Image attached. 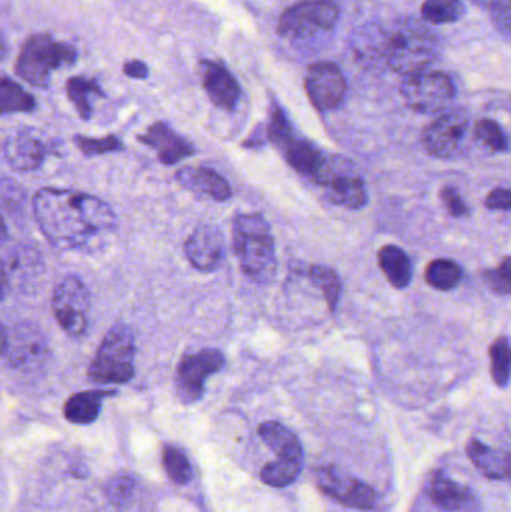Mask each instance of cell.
I'll use <instances>...</instances> for the list:
<instances>
[{
	"label": "cell",
	"instance_id": "obj_1",
	"mask_svg": "<svg viewBox=\"0 0 511 512\" xmlns=\"http://www.w3.org/2000/svg\"><path fill=\"white\" fill-rule=\"evenodd\" d=\"M32 204L42 236L62 251L87 248L116 228V215L111 207L84 192L39 189Z\"/></svg>",
	"mask_w": 511,
	"mask_h": 512
},
{
	"label": "cell",
	"instance_id": "obj_2",
	"mask_svg": "<svg viewBox=\"0 0 511 512\" xmlns=\"http://www.w3.org/2000/svg\"><path fill=\"white\" fill-rule=\"evenodd\" d=\"M440 54L437 33L416 18H404L383 35V56L396 74L426 71Z\"/></svg>",
	"mask_w": 511,
	"mask_h": 512
},
{
	"label": "cell",
	"instance_id": "obj_3",
	"mask_svg": "<svg viewBox=\"0 0 511 512\" xmlns=\"http://www.w3.org/2000/svg\"><path fill=\"white\" fill-rule=\"evenodd\" d=\"M233 246L243 273L257 283H270L276 276L275 239L263 216L237 215L233 222Z\"/></svg>",
	"mask_w": 511,
	"mask_h": 512
},
{
	"label": "cell",
	"instance_id": "obj_4",
	"mask_svg": "<svg viewBox=\"0 0 511 512\" xmlns=\"http://www.w3.org/2000/svg\"><path fill=\"white\" fill-rule=\"evenodd\" d=\"M135 340L131 327L117 324L105 334L89 367L95 384H126L134 378Z\"/></svg>",
	"mask_w": 511,
	"mask_h": 512
},
{
	"label": "cell",
	"instance_id": "obj_5",
	"mask_svg": "<svg viewBox=\"0 0 511 512\" xmlns=\"http://www.w3.org/2000/svg\"><path fill=\"white\" fill-rule=\"evenodd\" d=\"M77 51L65 42H57L50 35L39 33L27 39L18 56L15 71L20 78L36 87H45L51 72L60 66L72 65Z\"/></svg>",
	"mask_w": 511,
	"mask_h": 512
},
{
	"label": "cell",
	"instance_id": "obj_6",
	"mask_svg": "<svg viewBox=\"0 0 511 512\" xmlns=\"http://www.w3.org/2000/svg\"><path fill=\"white\" fill-rule=\"evenodd\" d=\"M267 138L281 150L282 156L293 170L314 182L329 158V155H324L311 141L297 137L284 110L276 104L273 105L267 125Z\"/></svg>",
	"mask_w": 511,
	"mask_h": 512
},
{
	"label": "cell",
	"instance_id": "obj_7",
	"mask_svg": "<svg viewBox=\"0 0 511 512\" xmlns=\"http://www.w3.org/2000/svg\"><path fill=\"white\" fill-rule=\"evenodd\" d=\"M339 15L335 0H303L285 9L279 18L278 32L284 38L311 39L333 32Z\"/></svg>",
	"mask_w": 511,
	"mask_h": 512
},
{
	"label": "cell",
	"instance_id": "obj_8",
	"mask_svg": "<svg viewBox=\"0 0 511 512\" xmlns=\"http://www.w3.org/2000/svg\"><path fill=\"white\" fill-rule=\"evenodd\" d=\"M315 183L326 189L327 198L335 206L360 210L368 204L365 180L353 162L342 156H329Z\"/></svg>",
	"mask_w": 511,
	"mask_h": 512
},
{
	"label": "cell",
	"instance_id": "obj_9",
	"mask_svg": "<svg viewBox=\"0 0 511 512\" xmlns=\"http://www.w3.org/2000/svg\"><path fill=\"white\" fill-rule=\"evenodd\" d=\"M401 95L408 108L420 114H438L450 110L456 96L452 78L443 72L423 71L405 77Z\"/></svg>",
	"mask_w": 511,
	"mask_h": 512
},
{
	"label": "cell",
	"instance_id": "obj_10",
	"mask_svg": "<svg viewBox=\"0 0 511 512\" xmlns=\"http://www.w3.org/2000/svg\"><path fill=\"white\" fill-rule=\"evenodd\" d=\"M54 316L69 336H81L89 325L90 294L77 276H68L56 286L51 301Z\"/></svg>",
	"mask_w": 511,
	"mask_h": 512
},
{
	"label": "cell",
	"instance_id": "obj_11",
	"mask_svg": "<svg viewBox=\"0 0 511 512\" xmlns=\"http://www.w3.org/2000/svg\"><path fill=\"white\" fill-rule=\"evenodd\" d=\"M2 355L14 369H36L47 361L50 355L48 342L38 327L20 324L2 330Z\"/></svg>",
	"mask_w": 511,
	"mask_h": 512
},
{
	"label": "cell",
	"instance_id": "obj_12",
	"mask_svg": "<svg viewBox=\"0 0 511 512\" xmlns=\"http://www.w3.org/2000/svg\"><path fill=\"white\" fill-rule=\"evenodd\" d=\"M225 357L219 349H203L183 358L177 367L176 388L183 403H195L203 397L207 379L221 372Z\"/></svg>",
	"mask_w": 511,
	"mask_h": 512
},
{
	"label": "cell",
	"instance_id": "obj_13",
	"mask_svg": "<svg viewBox=\"0 0 511 512\" xmlns=\"http://www.w3.org/2000/svg\"><path fill=\"white\" fill-rule=\"evenodd\" d=\"M470 117L462 108L444 111L423 132V146L429 155L449 159L455 155L467 134Z\"/></svg>",
	"mask_w": 511,
	"mask_h": 512
},
{
	"label": "cell",
	"instance_id": "obj_14",
	"mask_svg": "<svg viewBox=\"0 0 511 512\" xmlns=\"http://www.w3.org/2000/svg\"><path fill=\"white\" fill-rule=\"evenodd\" d=\"M317 484L321 492L345 507L360 511H371L377 507V493L369 484L347 477L333 466L318 471Z\"/></svg>",
	"mask_w": 511,
	"mask_h": 512
},
{
	"label": "cell",
	"instance_id": "obj_15",
	"mask_svg": "<svg viewBox=\"0 0 511 512\" xmlns=\"http://www.w3.org/2000/svg\"><path fill=\"white\" fill-rule=\"evenodd\" d=\"M306 92L318 111L336 110L347 95V80L332 62L315 63L306 75Z\"/></svg>",
	"mask_w": 511,
	"mask_h": 512
},
{
	"label": "cell",
	"instance_id": "obj_16",
	"mask_svg": "<svg viewBox=\"0 0 511 512\" xmlns=\"http://www.w3.org/2000/svg\"><path fill=\"white\" fill-rule=\"evenodd\" d=\"M51 153V146L36 129H20L11 135L3 146V156L17 171H35L44 164Z\"/></svg>",
	"mask_w": 511,
	"mask_h": 512
},
{
	"label": "cell",
	"instance_id": "obj_17",
	"mask_svg": "<svg viewBox=\"0 0 511 512\" xmlns=\"http://www.w3.org/2000/svg\"><path fill=\"white\" fill-rule=\"evenodd\" d=\"M185 255L192 267L210 273L224 259V236L213 225H200L185 242Z\"/></svg>",
	"mask_w": 511,
	"mask_h": 512
},
{
	"label": "cell",
	"instance_id": "obj_18",
	"mask_svg": "<svg viewBox=\"0 0 511 512\" xmlns=\"http://www.w3.org/2000/svg\"><path fill=\"white\" fill-rule=\"evenodd\" d=\"M428 496L432 504L447 512H479L477 496L464 484L452 480L443 472H435L429 481Z\"/></svg>",
	"mask_w": 511,
	"mask_h": 512
},
{
	"label": "cell",
	"instance_id": "obj_19",
	"mask_svg": "<svg viewBox=\"0 0 511 512\" xmlns=\"http://www.w3.org/2000/svg\"><path fill=\"white\" fill-rule=\"evenodd\" d=\"M138 140L152 147L164 165H176L177 162L195 155V147L164 122L150 126L146 134L140 135Z\"/></svg>",
	"mask_w": 511,
	"mask_h": 512
},
{
	"label": "cell",
	"instance_id": "obj_20",
	"mask_svg": "<svg viewBox=\"0 0 511 512\" xmlns=\"http://www.w3.org/2000/svg\"><path fill=\"white\" fill-rule=\"evenodd\" d=\"M203 68L204 89L210 101L222 110H236L242 90L233 74L221 63L203 62Z\"/></svg>",
	"mask_w": 511,
	"mask_h": 512
},
{
	"label": "cell",
	"instance_id": "obj_21",
	"mask_svg": "<svg viewBox=\"0 0 511 512\" xmlns=\"http://www.w3.org/2000/svg\"><path fill=\"white\" fill-rule=\"evenodd\" d=\"M177 182L194 194L207 195L218 203L230 200L231 186L218 171L206 167H185L177 171Z\"/></svg>",
	"mask_w": 511,
	"mask_h": 512
},
{
	"label": "cell",
	"instance_id": "obj_22",
	"mask_svg": "<svg viewBox=\"0 0 511 512\" xmlns=\"http://www.w3.org/2000/svg\"><path fill=\"white\" fill-rule=\"evenodd\" d=\"M41 270V258L38 251L29 246H18L11 249L8 255L3 256L2 262V292L8 291L9 283L23 285L27 279L38 276Z\"/></svg>",
	"mask_w": 511,
	"mask_h": 512
},
{
	"label": "cell",
	"instance_id": "obj_23",
	"mask_svg": "<svg viewBox=\"0 0 511 512\" xmlns=\"http://www.w3.org/2000/svg\"><path fill=\"white\" fill-rule=\"evenodd\" d=\"M467 454L477 469L491 480L511 478V450H497L471 439L467 445Z\"/></svg>",
	"mask_w": 511,
	"mask_h": 512
},
{
	"label": "cell",
	"instance_id": "obj_24",
	"mask_svg": "<svg viewBox=\"0 0 511 512\" xmlns=\"http://www.w3.org/2000/svg\"><path fill=\"white\" fill-rule=\"evenodd\" d=\"M114 394L116 391L107 390H92L74 394L65 403L63 414L69 423L78 424V426L92 424L93 421L98 420L104 399L114 396Z\"/></svg>",
	"mask_w": 511,
	"mask_h": 512
},
{
	"label": "cell",
	"instance_id": "obj_25",
	"mask_svg": "<svg viewBox=\"0 0 511 512\" xmlns=\"http://www.w3.org/2000/svg\"><path fill=\"white\" fill-rule=\"evenodd\" d=\"M258 435L273 453L278 454L279 459L303 462L302 444L284 424L267 421L258 427Z\"/></svg>",
	"mask_w": 511,
	"mask_h": 512
},
{
	"label": "cell",
	"instance_id": "obj_26",
	"mask_svg": "<svg viewBox=\"0 0 511 512\" xmlns=\"http://www.w3.org/2000/svg\"><path fill=\"white\" fill-rule=\"evenodd\" d=\"M378 264L390 285L396 289L407 288L413 279V265L408 255L395 245H386L378 252Z\"/></svg>",
	"mask_w": 511,
	"mask_h": 512
},
{
	"label": "cell",
	"instance_id": "obj_27",
	"mask_svg": "<svg viewBox=\"0 0 511 512\" xmlns=\"http://www.w3.org/2000/svg\"><path fill=\"white\" fill-rule=\"evenodd\" d=\"M462 273L461 265L452 259L440 258L432 261L426 267L425 279L431 288L437 291H452L461 283Z\"/></svg>",
	"mask_w": 511,
	"mask_h": 512
},
{
	"label": "cell",
	"instance_id": "obj_28",
	"mask_svg": "<svg viewBox=\"0 0 511 512\" xmlns=\"http://www.w3.org/2000/svg\"><path fill=\"white\" fill-rule=\"evenodd\" d=\"M69 99H71L74 107L77 108L78 114L81 119L89 120L92 117V99L93 98H104V92H102L99 84L95 80H89L84 77H74L68 81Z\"/></svg>",
	"mask_w": 511,
	"mask_h": 512
},
{
	"label": "cell",
	"instance_id": "obj_29",
	"mask_svg": "<svg viewBox=\"0 0 511 512\" xmlns=\"http://www.w3.org/2000/svg\"><path fill=\"white\" fill-rule=\"evenodd\" d=\"M309 277H311L312 285L320 289L330 312H335L342 292V283L338 273L333 268L324 267V265H312L309 268Z\"/></svg>",
	"mask_w": 511,
	"mask_h": 512
},
{
	"label": "cell",
	"instance_id": "obj_30",
	"mask_svg": "<svg viewBox=\"0 0 511 512\" xmlns=\"http://www.w3.org/2000/svg\"><path fill=\"white\" fill-rule=\"evenodd\" d=\"M491 358L492 379L498 387L509 385L511 378V340L509 337L500 336L492 342L489 348Z\"/></svg>",
	"mask_w": 511,
	"mask_h": 512
},
{
	"label": "cell",
	"instance_id": "obj_31",
	"mask_svg": "<svg viewBox=\"0 0 511 512\" xmlns=\"http://www.w3.org/2000/svg\"><path fill=\"white\" fill-rule=\"evenodd\" d=\"M0 104L2 113H30L35 110V99L20 84L3 77L0 84Z\"/></svg>",
	"mask_w": 511,
	"mask_h": 512
},
{
	"label": "cell",
	"instance_id": "obj_32",
	"mask_svg": "<svg viewBox=\"0 0 511 512\" xmlns=\"http://www.w3.org/2000/svg\"><path fill=\"white\" fill-rule=\"evenodd\" d=\"M465 14L462 0H425L422 5L423 20L432 24H449L461 20Z\"/></svg>",
	"mask_w": 511,
	"mask_h": 512
},
{
	"label": "cell",
	"instance_id": "obj_33",
	"mask_svg": "<svg viewBox=\"0 0 511 512\" xmlns=\"http://www.w3.org/2000/svg\"><path fill=\"white\" fill-rule=\"evenodd\" d=\"M303 462L297 460L279 459L278 462L267 463L261 471L264 484L276 489L290 486L302 472Z\"/></svg>",
	"mask_w": 511,
	"mask_h": 512
},
{
	"label": "cell",
	"instance_id": "obj_34",
	"mask_svg": "<svg viewBox=\"0 0 511 512\" xmlns=\"http://www.w3.org/2000/svg\"><path fill=\"white\" fill-rule=\"evenodd\" d=\"M162 460H164L165 471L173 483L185 486L192 480L191 463L182 451L177 450L176 447H165Z\"/></svg>",
	"mask_w": 511,
	"mask_h": 512
},
{
	"label": "cell",
	"instance_id": "obj_35",
	"mask_svg": "<svg viewBox=\"0 0 511 512\" xmlns=\"http://www.w3.org/2000/svg\"><path fill=\"white\" fill-rule=\"evenodd\" d=\"M474 135H476L477 141H480L492 152H506L509 149V140L495 120H479L474 128Z\"/></svg>",
	"mask_w": 511,
	"mask_h": 512
},
{
	"label": "cell",
	"instance_id": "obj_36",
	"mask_svg": "<svg viewBox=\"0 0 511 512\" xmlns=\"http://www.w3.org/2000/svg\"><path fill=\"white\" fill-rule=\"evenodd\" d=\"M74 143L75 146L78 147V150H80L84 156H87V158L105 155V153L120 152V150H123L122 141H120L119 138L114 137V135L98 138V140H95V138L84 137V135H75Z\"/></svg>",
	"mask_w": 511,
	"mask_h": 512
},
{
	"label": "cell",
	"instance_id": "obj_37",
	"mask_svg": "<svg viewBox=\"0 0 511 512\" xmlns=\"http://www.w3.org/2000/svg\"><path fill=\"white\" fill-rule=\"evenodd\" d=\"M489 288L498 294H511V256L504 259L497 268L485 274Z\"/></svg>",
	"mask_w": 511,
	"mask_h": 512
},
{
	"label": "cell",
	"instance_id": "obj_38",
	"mask_svg": "<svg viewBox=\"0 0 511 512\" xmlns=\"http://www.w3.org/2000/svg\"><path fill=\"white\" fill-rule=\"evenodd\" d=\"M135 490V483L132 478L129 477H119L114 478L113 481H110L107 486V498L113 502L114 505H125L126 502L131 499L132 493Z\"/></svg>",
	"mask_w": 511,
	"mask_h": 512
},
{
	"label": "cell",
	"instance_id": "obj_39",
	"mask_svg": "<svg viewBox=\"0 0 511 512\" xmlns=\"http://www.w3.org/2000/svg\"><path fill=\"white\" fill-rule=\"evenodd\" d=\"M440 197L444 206H446L447 212L453 218H465V216L470 215V207L467 206L458 189L453 188V186H446V188L441 189Z\"/></svg>",
	"mask_w": 511,
	"mask_h": 512
},
{
	"label": "cell",
	"instance_id": "obj_40",
	"mask_svg": "<svg viewBox=\"0 0 511 512\" xmlns=\"http://www.w3.org/2000/svg\"><path fill=\"white\" fill-rule=\"evenodd\" d=\"M495 29L511 41V0H504L491 11Z\"/></svg>",
	"mask_w": 511,
	"mask_h": 512
},
{
	"label": "cell",
	"instance_id": "obj_41",
	"mask_svg": "<svg viewBox=\"0 0 511 512\" xmlns=\"http://www.w3.org/2000/svg\"><path fill=\"white\" fill-rule=\"evenodd\" d=\"M485 204L489 210H500V212L511 210V189L495 188L494 191L489 192Z\"/></svg>",
	"mask_w": 511,
	"mask_h": 512
},
{
	"label": "cell",
	"instance_id": "obj_42",
	"mask_svg": "<svg viewBox=\"0 0 511 512\" xmlns=\"http://www.w3.org/2000/svg\"><path fill=\"white\" fill-rule=\"evenodd\" d=\"M123 71L128 77L135 78V80H143L147 77V66L140 60H132V62L126 63Z\"/></svg>",
	"mask_w": 511,
	"mask_h": 512
},
{
	"label": "cell",
	"instance_id": "obj_43",
	"mask_svg": "<svg viewBox=\"0 0 511 512\" xmlns=\"http://www.w3.org/2000/svg\"><path fill=\"white\" fill-rule=\"evenodd\" d=\"M471 2L476 3L477 6H480V8L489 9V11H492V9L495 8V6L500 5V3H503L504 0H471Z\"/></svg>",
	"mask_w": 511,
	"mask_h": 512
}]
</instances>
